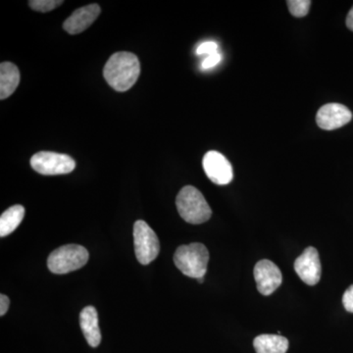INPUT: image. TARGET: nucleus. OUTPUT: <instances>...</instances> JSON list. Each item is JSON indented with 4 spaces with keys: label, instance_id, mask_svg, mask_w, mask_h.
<instances>
[{
    "label": "nucleus",
    "instance_id": "obj_1",
    "mask_svg": "<svg viewBox=\"0 0 353 353\" xmlns=\"http://www.w3.org/2000/svg\"><path fill=\"white\" fill-rule=\"evenodd\" d=\"M141 74L139 58L134 53L120 51L109 58L103 69L106 82L116 92L129 90L138 81Z\"/></svg>",
    "mask_w": 353,
    "mask_h": 353
},
{
    "label": "nucleus",
    "instance_id": "obj_2",
    "mask_svg": "<svg viewBox=\"0 0 353 353\" xmlns=\"http://www.w3.org/2000/svg\"><path fill=\"white\" fill-rule=\"evenodd\" d=\"M176 205L179 214L190 224H202L212 215L203 194L192 185H185L180 190L176 196Z\"/></svg>",
    "mask_w": 353,
    "mask_h": 353
},
{
    "label": "nucleus",
    "instance_id": "obj_3",
    "mask_svg": "<svg viewBox=\"0 0 353 353\" xmlns=\"http://www.w3.org/2000/svg\"><path fill=\"white\" fill-rule=\"evenodd\" d=\"M176 268L190 278H203L208 271L209 252L202 243L181 245L174 255Z\"/></svg>",
    "mask_w": 353,
    "mask_h": 353
},
{
    "label": "nucleus",
    "instance_id": "obj_4",
    "mask_svg": "<svg viewBox=\"0 0 353 353\" xmlns=\"http://www.w3.org/2000/svg\"><path fill=\"white\" fill-rule=\"evenodd\" d=\"M88 252L82 245H67L51 252L48 259L50 272L58 275L79 270L88 261Z\"/></svg>",
    "mask_w": 353,
    "mask_h": 353
},
{
    "label": "nucleus",
    "instance_id": "obj_5",
    "mask_svg": "<svg viewBox=\"0 0 353 353\" xmlns=\"http://www.w3.org/2000/svg\"><path fill=\"white\" fill-rule=\"evenodd\" d=\"M134 252L139 263L148 265L157 259L160 252L158 236L145 221L139 220L134 225Z\"/></svg>",
    "mask_w": 353,
    "mask_h": 353
},
{
    "label": "nucleus",
    "instance_id": "obj_6",
    "mask_svg": "<svg viewBox=\"0 0 353 353\" xmlns=\"http://www.w3.org/2000/svg\"><path fill=\"white\" fill-rule=\"evenodd\" d=\"M34 171L46 176L64 175L75 170L76 162L71 157L62 153L41 152L31 158Z\"/></svg>",
    "mask_w": 353,
    "mask_h": 353
},
{
    "label": "nucleus",
    "instance_id": "obj_7",
    "mask_svg": "<svg viewBox=\"0 0 353 353\" xmlns=\"http://www.w3.org/2000/svg\"><path fill=\"white\" fill-rule=\"evenodd\" d=\"M202 166L209 180L216 185H225L233 181V167L222 153L208 152L204 155Z\"/></svg>",
    "mask_w": 353,
    "mask_h": 353
},
{
    "label": "nucleus",
    "instance_id": "obj_8",
    "mask_svg": "<svg viewBox=\"0 0 353 353\" xmlns=\"http://www.w3.org/2000/svg\"><path fill=\"white\" fill-rule=\"evenodd\" d=\"M294 270L306 285H315L321 279V262L319 253L313 246H309L294 261Z\"/></svg>",
    "mask_w": 353,
    "mask_h": 353
},
{
    "label": "nucleus",
    "instance_id": "obj_9",
    "mask_svg": "<svg viewBox=\"0 0 353 353\" xmlns=\"http://www.w3.org/2000/svg\"><path fill=\"white\" fill-rule=\"evenodd\" d=\"M257 289L263 296H270L282 284L283 277L277 265L270 260H261L254 267Z\"/></svg>",
    "mask_w": 353,
    "mask_h": 353
},
{
    "label": "nucleus",
    "instance_id": "obj_10",
    "mask_svg": "<svg viewBox=\"0 0 353 353\" xmlns=\"http://www.w3.org/2000/svg\"><path fill=\"white\" fill-rule=\"evenodd\" d=\"M352 119V113L340 103L325 104L316 116L318 126L327 131H333L347 125Z\"/></svg>",
    "mask_w": 353,
    "mask_h": 353
},
{
    "label": "nucleus",
    "instance_id": "obj_11",
    "mask_svg": "<svg viewBox=\"0 0 353 353\" xmlns=\"http://www.w3.org/2000/svg\"><path fill=\"white\" fill-rule=\"evenodd\" d=\"M101 7L97 4H90L77 9L65 20L63 29L70 34H78L85 31L101 14Z\"/></svg>",
    "mask_w": 353,
    "mask_h": 353
},
{
    "label": "nucleus",
    "instance_id": "obj_12",
    "mask_svg": "<svg viewBox=\"0 0 353 353\" xmlns=\"http://www.w3.org/2000/svg\"><path fill=\"white\" fill-rule=\"evenodd\" d=\"M81 329L88 345L97 347L101 345V333L99 329V315L94 306H87L80 314Z\"/></svg>",
    "mask_w": 353,
    "mask_h": 353
},
{
    "label": "nucleus",
    "instance_id": "obj_13",
    "mask_svg": "<svg viewBox=\"0 0 353 353\" xmlns=\"http://www.w3.org/2000/svg\"><path fill=\"white\" fill-rule=\"evenodd\" d=\"M20 83L18 67L11 62H2L0 65V99H8L14 94Z\"/></svg>",
    "mask_w": 353,
    "mask_h": 353
},
{
    "label": "nucleus",
    "instance_id": "obj_14",
    "mask_svg": "<svg viewBox=\"0 0 353 353\" xmlns=\"http://www.w3.org/2000/svg\"><path fill=\"white\" fill-rule=\"evenodd\" d=\"M256 353H285L289 341L281 334H260L253 341Z\"/></svg>",
    "mask_w": 353,
    "mask_h": 353
},
{
    "label": "nucleus",
    "instance_id": "obj_15",
    "mask_svg": "<svg viewBox=\"0 0 353 353\" xmlns=\"http://www.w3.org/2000/svg\"><path fill=\"white\" fill-rule=\"evenodd\" d=\"M25 208L22 205H14L7 209L0 217V236L12 234L24 219Z\"/></svg>",
    "mask_w": 353,
    "mask_h": 353
},
{
    "label": "nucleus",
    "instance_id": "obj_16",
    "mask_svg": "<svg viewBox=\"0 0 353 353\" xmlns=\"http://www.w3.org/2000/svg\"><path fill=\"white\" fill-rule=\"evenodd\" d=\"M287 4L292 16L301 18L307 15L309 9H310L311 1L310 0H289Z\"/></svg>",
    "mask_w": 353,
    "mask_h": 353
},
{
    "label": "nucleus",
    "instance_id": "obj_17",
    "mask_svg": "<svg viewBox=\"0 0 353 353\" xmlns=\"http://www.w3.org/2000/svg\"><path fill=\"white\" fill-rule=\"evenodd\" d=\"M63 3L64 1H62V0H60V1L59 0H31V1H29V6L32 10L43 13L54 10Z\"/></svg>",
    "mask_w": 353,
    "mask_h": 353
},
{
    "label": "nucleus",
    "instance_id": "obj_18",
    "mask_svg": "<svg viewBox=\"0 0 353 353\" xmlns=\"http://www.w3.org/2000/svg\"><path fill=\"white\" fill-rule=\"evenodd\" d=\"M218 44L214 41H206V43H201V46L197 48L196 53L199 55L208 54L212 55L214 53H217Z\"/></svg>",
    "mask_w": 353,
    "mask_h": 353
},
{
    "label": "nucleus",
    "instance_id": "obj_19",
    "mask_svg": "<svg viewBox=\"0 0 353 353\" xmlns=\"http://www.w3.org/2000/svg\"><path fill=\"white\" fill-rule=\"evenodd\" d=\"M221 60H222V55H221L219 52L209 55V57H206L205 59L203 60V62H202L201 69L208 70L213 68L216 65L220 63Z\"/></svg>",
    "mask_w": 353,
    "mask_h": 353
},
{
    "label": "nucleus",
    "instance_id": "obj_20",
    "mask_svg": "<svg viewBox=\"0 0 353 353\" xmlns=\"http://www.w3.org/2000/svg\"><path fill=\"white\" fill-rule=\"evenodd\" d=\"M343 304L347 312L353 313V285L343 294Z\"/></svg>",
    "mask_w": 353,
    "mask_h": 353
},
{
    "label": "nucleus",
    "instance_id": "obj_21",
    "mask_svg": "<svg viewBox=\"0 0 353 353\" xmlns=\"http://www.w3.org/2000/svg\"><path fill=\"white\" fill-rule=\"evenodd\" d=\"M9 305H10V301L6 294L0 296V315L4 316L8 311Z\"/></svg>",
    "mask_w": 353,
    "mask_h": 353
},
{
    "label": "nucleus",
    "instance_id": "obj_22",
    "mask_svg": "<svg viewBox=\"0 0 353 353\" xmlns=\"http://www.w3.org/2000/svg\"><path fill=\"white\" fill-rule=\"evenodd\" d=\"M347 26L348 29L353 32V7L350 9V12H348L347 17Z\"/></svg>",
    "mask_w": 353,
    "mask_h": 353
},
{
    "label": "nucleus",
    "instance_id": "obj_23",
    "mask_svg": "<svg viewBox=\"0 0 353 353\" xmlns=\"http://www.w3.org/2000/svg\"><path fill=\"white\" fill-rule=\"evenodd\" d=\"M197 282L201 283V284H202V283L204 282V277L203 278L197 279Z\"/></svg>",
    "mask_w": 353,
    "mask_h": 353
}]
</instances>
